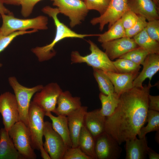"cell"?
Returning a JSON list of instances; mask_svg holds the SVG:
<instances>
[{
  "mask_svg": "<svg viewBox=\"0 0 159 159\" xmlns=\"http://www.w3.org/2000/svg\"><path fill=\"white\" fill-rule=\"evenodd\" d=\"M150 82L142 87H133L120 96L113 113L106 117L105 130L120 145L136 137L146 121Z\"/></svg>",
  "mask_w": 159,
  "mask_h": 159,
  "instance_id": "obj_1",
  "label": "cell"
},
{
  "mask_svg": "<svg viewBox=\"0 0 159 159\" xmlns=\"http://www.w3.org/2000/svg\"><path fill=\"white\" fill-rule=\"evenodd\" d=\"M42 11L52 18L56 27V34L53 40L50 44L32 49V52L37 56L39 62L48 61L54 56L56 52L54 49V47L58 42L63 39L67 38L83 39L87 37L97 35L78 34L71 30L58 19L57 15L59 12L57 8L46 6L42 9Z\"/></svg>",
  "mask_w": 159,
  "mask_h": 159,
  "instance_id": "obj_2",
  "label": "cell"
},
{
  "mask_svg": "<svg viewBox=\"0 0 159 159\" xmlns=\"http://www.w3.org/2000/svg\"><path fill=\"white\" fill-rule=\"evenodd\" d=\"M2 24L0 27V36H6L17 31H26L29 29L46 30L48 29L47 17L39 16L27 19L15 17L13 13L1 15Z\"/></svg>",
  "mask_w": 159,
  "mask_h": 159,
  "instance_id": "obj_3",
  "label": "cell"
},
{
  "mask_svg": "<svg viewBox=\"0 0 159 159\" xmlns=\"http://www.w3.org/2000/svg\"><path fill=\"white\" fill-rule=\"evenodd\" d=\"M90 45V53L85 56H82L77 51H72L71 54L72 63H84L93 69H99L105 72L108 71L118 72L114 66L112 61L105 52L101 50L92 41H87Z\"/></svg>",
  "mask_w": 159,
  "mask_h": 159,
  "instance_id": "obj_4",
  "label": "cell"
},
{
  "mask_svg": "<svg viewBox=\"0 0 159 159\" xmlns=\"http://www.w3.org/2000/svg\"><path fill=\"white\" fill-rule=\"evenodd\" d=\"M8 82L14 90L19 115V121L27 126L28 124V112L31 99L34 94L40 91L43 86L39 85L28 87L21 84L14 76L8 78Z\"/></svg>",
  "mask_w": 159,
  "mask_h": 159,
  "instance_id": "obj_5",
  "label": "cell"
},
{
  "mask_svg": "<svg viewBox=\"0 0 159 159\" xmlns=\"http://www.w3.org/2000/svg\"><path fill=\"white\" fill-rule=\"evenodd\" d=\"M45 112L32 101L29 105L27 126L31 146L34 150H39L43 147L42 138Z\"/></svg>",
  "mask_w": 159,
  "mask_h": 159,
  "instance_id": "obj_6",
  "label": "cell"
},
{
  "mask_svg": "<svg viewBox=\"0 0 159 159\" xmlns=\"http://www.w3.org/2000/svg\"><path fill=\"white\" fill-rule=\"evenodd\" d=\"M16 149L24 159H36L37 156L32 148L27 126L18 121L8 131Z\"/></svg>",
  "mask_w": 159,
  "mask_h": 159,
  "instance_id": "obj_7",
  "label": "cell"
},
{
  "mask_svg": "<svg viewBox=\"0 0 159 159\" xmlns=\"http://www.w3.org/2000/svg\"><path fill=\"white\" fill-rule=\"evenodd\" d=\"M59 13L68 16L70 26L73 28L80 24L87 16L89 10L82 0H51Z\"/></svg>",
  "mask_w": 159,
  "mask_h": 159,
  "instance_id": "obj_8",
  "label": "cell"
},
{
  "mask_svg": "<svg viewBox=\"0 0 159 159\" xmlns=\"http://www.w3.org/2000/svg\"><path fill=\"white\" fill-rule=\"evenodd\" d=\"M43 136L45 141L44 148L49 155L51 159H63L68 148L61 136L53 129L52 123L44 122Z\"/></svg>",
  "mask_w": 159,
  "mask_h": 159,
  "instance_id": "obj_9",
  "label": "cell"
},
{
  "mask_svg": "<svg viewBox=\"0 0 159 159\" xmlns=\"http://www.w3.org/2000/svg\"><path fill=\"white\" fill-rule=\"evenodd\" d=\"M62 92L56 83L52 82L44 86L34 95L32 102L45 113L53 112L56 107L58 97Z\"/></svg>",
  "mask_w": 159,
  "mask_h": 159,
  "instance_id": "obj_10",
  "label": "cell"
},
{
  "mask_svg": "<svg viewBox=\"0 0 159 159\" xmlns=\"http://www.w3.org/2000/svg\"><path fill=\"white\" fill-rule=\"evenodd\" d=\"M128 9L127 0H111L104 13L98 17L93 18L90 23L93 25L99 24L100 31H102L107 24L108 29L121 18Z\"/></svg>",
  "mask_w": 159,
  "mask_h": 159,
  "instance_id": "obj_11",
  "label": "cell"
},
{
  "mask_svg": "<svg viewBox=\"0 0 159 159\" xmlns=\"http://www.w3.org/2000/svg\"><path fill=\"white\" fill-rule=\"evenodd\" d=\"M0 113L2 117L4 128L8 132L19 120L18 105L14 94L7 91L0 95Z\"/></svg>",
  "mask_w": 159,
  "mask_h": 159,
  "instance_id": "obj_12",
  "label": "cell"
},
{
  "mask_svg": "<svg viewBox=\"0 0 159 159\" xmlns=\"http://www.w3.org/2000/svg\"><path fill=\"white\" fill-rule=\"evenodd\" d=\"M97 159H117L122 151L117 141L105 132L95 139Z\"/></svg>",
  "mask_w": 159,
  "mask_h": 159,
  "instance_id": "obj_13",
  "label": "cell"
},
{
  "mask_svg": "<svg viewBox=\"0 0 159 159\" xmlns=\"http://www.w3.org/2000/svg\"><path fill=\"white\" fill-rule=\"evenodd\" d=\"M101 46L112 61L139 47L132 38L127 37L102 43Z\"/></svg>",
  "mask_w": 159,
  "mask_h": 159,
  "instance_id": "obj_14",
  "label": "cell"
},
{
  "mask_svg": "<svg viewBox=\"0 0 159 159\" xmlns=\"http://www.w3.org/2000/svg\"><path fill=\"white\" fill-rule=\"evenodd\" d=\"M87 112V107L82 106L67 116L72 148L78 146L79 136L84 125V118Z\"/></svg>",
  "mask_w": 159,
  "mask_h": 159,
  "instance_id": "obj_15",
  "label": "cell"
},
{
  "mask_svg": "<svg viewBox=\"0 0 159 159\" xmlns=\"http://www.w3.org/2000/svg\"><path fill=\"white\" fill-rule=\"evenodd\" d=\"M128 9L148 21L159 19L158 7L152 0H127Z\"/></svg>",
  "mask_w": 159,
  "mask_h": 159,
  "instance_id": "obj_16",
  "label": "cell"
},
{
  "mask_svg": "<svg viewBox=\"0 0 159 159\" xmlns=\"http://www.w3.org/2000/svg\"><path fill=\"white\" fill-rule=\"evenodd\" d=\"M105 72L114 86L115 92L119 96L134 87L133 81L139 73V72L128 73Z\"/></svg>",
  "mask_w": 159,
  "mask_h": 159,
  "instance_id": "obj_17",
  "label": "cell"
},
{
  "mask_svg": "<svg viewBox=\"0 0 159 159\" xmlns=\"http://www.w3.org/2000/svg\"><path fill=\"white\" fill-rule=\"evenodd\" d=\"M143 69L133 82L134 87H142L143 82L147 78L150 82L153 77L159 70V54H150L142 65Z\"/></svg>",
  "mask_w": 159,
  "mask_h": 159,
  "instance_id": "obj_18",
  "label": "cell"
},
{
  "mask_svg": "<svg viewBox=\"0 0 159 159\" xmlns=\"http://www.w3.org/2000/svg\"><path fill=\"white\" fill-rule=\"evenodd\" d=\"M57 104L53 112L57 116H67L82 106L80 97L72 96L69 91H62L58 97Z\"/></svg>",
  "mask_w": 159,
  "mask_h": 159,
  "instance_id": "obj_19",
  "label": "cell"
},
{
  "mask_svg": "<svg viewBox=\"0 0 159 159\" xmlns=\"http://www.w3.org/2000/svg\"><path fill=\"white\" fill-rule=\"evenodd\" d=\"M106 117L100 112V109L87 112L84 118V125L94 139L105 132Z\"/></svg>",
  "mask_w": 159,
  "mask_h": 159,
  "instance_id": "obj_20",
  "label": "cell"
},
{
  "mask_svg": "<svg viewBox=\"0 0 159 159\" xmlns=\"http://www.w3.org/2000/svg\"><path fill=\"white\" fill-rule=\"evenodd\" d=\"M126 159H144L147 158L149 148L146 136L138 139L136 137L126 140Z\"/></svg>",
  "mask_w": 159,
  "mask_h": 159,
  "instance_id": "obj_21",
  "label": "cell"
},
{
  "mask_svg": "<svg viewBox=\"0 0 159 159\" xmlns=\"http://www.w3.org/2000/svg\"><path fill=\"white\" fill-rule=\"evenodd\" d=\"M0 159H24L4 128L0 129Z\"/></svg>",
  "mask_w": 159,
  "mask_h": 159,
  "instance_id": "obj_22",
  "label": "cell"
},
{
  "mask_svg": "<svg viewBox=\"0 0 159 159\" xmlns=\"http://www.w3.org/2000/svg\"><path fill=\"white\" fill-rule=\"evenodd\" d=\"M45 115L51 120L53 129L62 138L68 148L72 147L67 117L61 115L55 116L51 112H46Z\"/></svg>",
  "mask_w": 159,
  "mask_h": 159,
  "instance_id": "obj_23",
  "label": "cell"
},
{
  "mask_svg": "<svg viewBox=\"0 0 159 159\" xmlns=\"http://www.w3.org/2000/svg\"><path fill=\"white\" fill-rule=\"evenodd\" d=\"M95 144L94 137L83 125L78 138V146L84 153L92 159H97L95 152Z\"/></svg>",
  "mask_w": 159,
  "mask_h": 159,
  "instance_id": "obj_24",
  "label": "cell"
},
{
  "mask_svg": "<svg viewBox=\"0 0 159 159\" xmlns=\"http://www.w3.org/2000/svg\"><path fill=\"white\" fill-rule=\"evenodd\" d=\"M132 38L139 47L150 54H159V42L152 39L145 28Z\"/></svg>",
  "mask_w": 159,
  "mask_h": 159,
  "instance_id": "obj_25",
  "label": "cell"
},
{
  "mask_svg": "<svg viewBox=\"0 0 159 159\" xmlns=\"http://www.w3.org/2000/svg\"><path fill=\"white\" fill-rule=\"evenodd\" d=\"M98 41L101 43L107 42L125 37V29L120 19L116 21L104 33L98 34Z\"/></svg>",
  "mask_w": 159,
  "mask_h": 159,
  "instance_id": "obj_26",
  "label": "cell"
},
{
  "mask_svg": "<svg viewBox=\"0 0 159 159\" xmlns=\"http://www.w3.org/2000/svg\"><path fill=\"white\" fill-rule=\"evenodd\" d=\"M119 97L115 92L108 95L100 93L99 97L102 104L100 112L102 115L107 117L113 113L117 106Z\"/></svg>",
  "mask_w": 159,
  "mask_h": 159,
  "instance_id": "obj_27",
  "label": "cell"
},
{
  "mask_svg": "<svg viewBox=\"0 0 159 159\" xmlns=\"http://www.w3.org/2000/svg\"><path fill=\"white\" fill-rule=\"evenodd\" d=\"M93 69V75L98 84L101 92L107 95L114 93V86L105 72L99 69Z\"/></svg>",
  "mask_w": 159,
  "mask_h": 159,
  "instance_id": "obj_28",
  "label": "cell"
},
{
  "mask_svg": "<svg viewBox=\"0 0 159 159\" xmlns=\"http://www.w3.org/2000/svg\"><path fill=\"white\" fill-rule=\"evenodd\" d=\"M146 121L148 123L145 127H142L138 133L139 138H143L147 134L152 131L159 130V111L148 110Z\"/></svg>",
  "mask_w": 159,
  "mask_h": 159,
  "instance_id": "obj_29",
  "label": "cell"
},
{
  "mask_svg": "<svg viewBox=\"0 0 159 159\" xmlns=\"http://www.w3.org/2000/svg\"><path fill=\"white\" fill-rule=\"evenodd\" d=\"M112 63L118 73H128L139 72L141 66L131 61L126 59L118 58Z\"/></svg>",
  "mask_w": 159,
  "mask_h": 159,
  "instance_id": "obj_30",
  "label": "cell"
},
{
  "mask_svg": "<svg viewBox=\"0 0 159 159\" xmlns=\"http://www.w3.org/2000/svg\"><path fill=\"white\" fill-rule=\"evenodd\" d=\"M149 54L148 52L140 47L127 52L119 58L130 60L139 65H143Z\"/></svg>",
  "mask_w": 159,
  "mask_h": 159,
  "instance_id": "obj_31",
  "label": "cell"
},
{
  "mask_svg": "<svg viewBox=\"0 0 159 159\" xmlns=\"http://www.w3.org/2000/svg\"><path fill=\"white\" fill-rule=\"evenodd\" d=\"M38 31L35 29L30 31H20L14 32L6 36H0V53L4 51L17 36L26 34H30ZM3 66L0 62V68Z\"/></svg>",
  "mask_w": 159,
  "mask_h": 159,
  "instance_id": "obj_32",
  "label": "cell"
},
{
  "mask_svg": "<svg viewBox=\"0 0 159 159\" xmlns=\"http://www.w3.org/2000/svg\"><path fill=\"white\" fill-rule=\"evenodd\" d=\"M88 10H94L102 14L107 9L111 0H84Z\"/></svg>",
  "mask_w": 159,
  "mask_h": 159,
  "instance_id": "obj_33",
  "label": "cell"
},
{
  "mask_svg": "<svg viewBox=\"0 0 159 159\" xmlns=\"http://www.w3.org/2000/svg\"><path fill=\"white\" fill-rule=\"evenodd\" d=\"M147 22L145 17L139 16L135 24L132 27L125 30V37L132 38L145 28Z\"/></svg>",
  "mask_w": 159,
  "mask_h": 159,
  "instance_id": "obj_34",
  "label": "cell"
},
{
  "mask_svg": "<svg viewBox=\"0 0 159 159\" xmlns=\"http://www.w3.org/2000/svg\"><path fill=\"white\" fill-rule=\"evenodd\" d=\"M139 16L129 9L122 15L120 19L125 30L132 27L136 23Z\"/></svg>",
  "mask_w": 159,
  "mask_h": 159,
  "instance_id": "obj_35",
  "label": "cell"
},
{
  "mask_svg": "<svg viewBox=\"0 0 159 159\" xmlns=\"http://www.w3.org/2000/svg\"><path fill=\"white\" fill-rule=\"evenodd\" d=\"M148 35L153 40L159 42V20L148 21L145 28Z\"/></svg>",
  "mask_w": 159,
  "mask_h": 159,
  "instance_id": "obj_36",
  "label": "cell"
},
{
  "mask_svg": "<svg viewBox=\"0 0 159 159\" xmlns=\"http://www.w3.org/2000/svg\"><path fill=\"white\" fill-rule=\"evenodd\" d=\"M63 159H92L86 155L79 146L68 148L64 154Z\"/></svg>",
  "mask_w": 159,
  "mask_h": 159,
  "instance_id": "obj_37",
  "label": "cell"
},
{
  "mask_svg": "<svg viewBox=\"0 0 159 159\" xmlns=\"http://www.w3.org/2000/svg\"><path fill=\"white\" fill-rule=\"evenodd\" d=\"M42 0H20L21 13L24 17L29 16L32 13L35 5Z\"/></svg>",
  "mask_w": 159,
  "mask_h": 159,
  "instance_id": "obj_38",
  "label": "cell"
},
{
  "mask_svg": "<svg viewBox=\"0 0 159 159\" xmlns=\"http://www.w3.org/2000/svg\"><path fill=\"white\" fill-rule=\"evenodd\" d=\"M148 109L159 111V96H148Z\"/></svg>",
  "mask_w": 159,
  "mask_h": 159,
  "instance_id": "obj_39",
  "label": "cell"
},
{
  "mask_svg": "<svg viewBox=\"0 0 159 159\" xmlns=\"http://www.w3.org/2000/svg\"><path fill=\"white\" fill-rule=\"evenodd\" d=\"M147 154L150 159H159V154L149 147L148 149Z\"/></svg>",
  "mask_w": 159,
  "mask_h": 159,
  "instance_id": "obj_40",
  "label": "cell"
},
{
  "mask_svg": "<svg viewBox=\"0 0 159 159\" xmlns=\"http://www.w3.org/2000/svg\"><path fill=\"white\" fill-rule=\"evenodd\" d=\"M4 3L0 0V14H9L12 13L9 10L6 8L4 5Z\"/></svg>",
  "mask_w": 159,
  "mask_h": 159,
  "instance_id": "obj_41",
  "label": "cell"
},
{
  "mask_svg": "<svg viewBox=\"0 0 159 159\" xmlns=\"http://www.w3.org/2000/svg\"><path fill=\"white\" fill-rule=\"evenodd\" d=\"M4 4L16 6L20 5V0H1Z\"/></svg>",
  "mask_w": 159,
  "mask_h": 159,
  "instance_id": "obj_42",
  "label": "cell"
},
{
  "mask_svg": "<svg viewBox=\"0 0 159 159\" xmlns=\"http://www.w3.org/2000/svg\"><path fill=\"white\" fill-rule=\"evenodd\" d=\"M41 153V155L43 159H51V158L48 154L43 147L41 148L39 150Z\"/></svg>",
  "mask_w": 159,
  "mask_h": 159,
  "instance_id": "obj_43",
  "label": "cell"
},
{
  "mask_svg": "<svg viewBox=\"0 0 159 159\" xmlns=\"http://www.w3.org/2000/svg\"><path fill=\"white\" fill-rule=\"evenodd\" d=\"M156 5L158 7L159 4V0H152Z\"/></svg>",
  "mask_w": 159,
  "mask_h": 159,
  "instance_id": "obj_44",
  "label": "cell"
},
{
  "mask_svg": "<svg viewBox=\"0 0 159 159\" xmlns=\"http://www.w3.org/2000/svg\"></svg>",
  "mask_w": 159,
  "mask_h": 159,
  "instance_id": "obj_45",
  "label": "cell"
}]
</instances>
